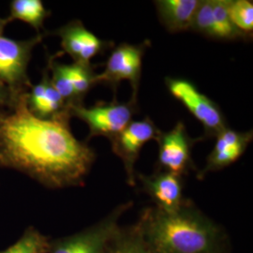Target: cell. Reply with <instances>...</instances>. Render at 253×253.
Instances as JSON below:
<instances>
[{"mask_svg": "<svg viewBox=\"0 0 253 253\" xmlns=\"http://www.w3.org/2000/svg\"><path fill=\"white\" fill-rule=\"evenodd\" d=\"M69 110L49 119L27 107V93L0 109V167L16 170L50 189L83 185L96 153L71 130Z\"/></svg>", "mask_w": 253, "mask_h": 253, "instance_id": "1", "label": "cell"}, {"mask_svg": "<svg viewBox=\"0 0 253 253\" xmlns=\"http://www.w3.org/2000/svg\"><path fill=\"white\" fill-rule=\"evenodd\" d=\"M143 224L142 237L154 253H218V229L189 206L174 212L150 210Z\"/></svg>", "mask_w": 253, "mask_h": 253, "instance_id": "2", "label": "cell"}, {"mask_svg": "<svg viewBox=\"0 0 253 253\" xmlns=\"http://www.w3.org/2000/svg\"><path fill=\"white\" fill-rule=\"evenodd\" d=\"M43 37L41 33L26 41L0 37V82L9 88L14 103L33 85L27 75V67L33 49Z\"/></svg>", "mask_w": 253, "mask_h": 253, "instance_id": "3", "label": "cell"}, {"mask_svg": "<svg viewBox=\"0 0 253 253\" xmlns=\"http://www.w3.org/2000/svg\"><path fill=\"white\" fill-rule=\"evenodd\" d=\"M71 117L81 119L89 127L87 141L95 136H104L111 141L118 135L131 121L137 111V101L126 103L98 101L94 106L74 104L67 107Z\"/></svg>", "mask_w": 253, "mask_h": 253, "instance_id": "4", "label": "cell"}, {"mask_svg": "<svg viewBox=\"0 0 253 253\" xmlns=\"http://www.w3.org/2000/svg\"><path fill=\"white\" fill-rule=\"evenodd\" d=\"M165 83L172 97L179 100L203 125L206 137H217L228 127L224 115L217 103L202 94L191 82L168 77Z\"/></svg>", "mask_w": 253, "mask_h": 253, "instance_id": "5", "label": "cell"}, {"mask_svg": "<svg viewBox=\"0 0 253 253\" xmlns=\"http://www.w3.org/2000/svg\"><path fill=\"white\" fill-rule=\"evenodd\" d=\"M145 49L146 42L140 45L120 43L114 48L104 71L96 74V84H107L116 93L120 82L126 80L132 87L131 100L137 101Z\"/></svg>", "mask_w": 253, "mask_h": 253, "instance_id": "6", "label": "cell"}, {"mask_svg": "<svg viewBox=\"0 0 253 253\" xmlns=\"http://www.w3.org/2000/svg\"><path fill=\"white\" fill-rule=\"evenodd\" d=\"M161 130L149 118L132 120L115 138L111 140L112 150L124 164L130 186L135 184L134 165L143 146L151 140H157Z\"/></svg>", "mask_w": 253, "mask_h": 253, "instance_id": "7", "label": "cell"}, {"mask_svg": "<svg viewBox=\"0 0 253 253\" xmlns=\"http://www.w3.org/2000/svg\"><path fill=\"white\" fill-rule=\"evenodd\" d=\"M228 5L229 0L200 1L190 30L217 41H236L249 38L239 31L230 20Z\"/></svg>", "mask_w": 253, "mask_h": 253, "instance_id": "8", "label": "cell"}, {"mask_svg": "<svg viewBox=\"0 0 253 253\" xmlns=\"http://www.w3.org/2000/svg\"><path fill=\"white\" fill-rule=\"evenodd\" d=\"M127 207L121 206L98 225L56 242L52 246L51 253H105L107 245L116 235L118 217Z\"/></svg>", "mask_w": 253, "mask_h": 253, "instance_id": "9", "label": "cell"}, {"mask_svg": "<svg viewBox=\"0 0 253 253\" xmlns=\"http://www.w3.org/2000/svg\"><path fill=\"white\" fill-rule=\"evenodd\" d=\"M159 144V163L165 172L180 176L189 169L191 161V148L197 142L190 138L183 122H178L167 132H163L156 140Z\"/></svg>", "mask_w": 253, "mask_h": 253, "instance_id": "10", "label": "cell"}, {"mask_svg": "<svg viewBox=\"0 0 253 253\" xmlns=\"http://www.w3.org/2000/svg\"><path fill=\"white\" fill-rule=\"evenodd\" d=\"M54 34L60 38L64 52L72 56L74 63L81 65H91V59L103 53L111 44V42L99 39L79 20L68 23L58 28Z\"/></svg>", "mask_w": 253, "mask_h": 253, "instance_id": "11", "label": "cell"}, {"mask_svg": "<svg viewBox=\"0 0 253 253\" xmlns=\"http://www.w3.org/2000/svg\"><path fill=\"white\" fill-rule=\"evenodd\" d=\"M216 144L208 156V163L201 175L221 170L235 163L253 141V131L239 132L226 127L216 137Z\"/></svg>", "mask_w": 253, "mask_h": 253, "instance_id": "12", "label": "cell"}, {"mask_svg": "<svg viewBox=\"0 0 253 253\" xmlns=\"http://www.w3.org/2000/svg\"><path fill=\"white\" fill-rule=\"evenodd\" d=\"M139 178L159 209L165 212H174L183 206L180 176L163 172L149 176L140 175Z\"/></svg>", "mask_w": 253, "mask_h": 253, "instance_id": "13", "label": "cell"}, {"mask_svg": "<svg viewBox=\"0 0 253 253\" xmlns=\"http://www.w3.org/2000/svg\"><path fill=\"white\" fill-rule=\"evenodd\" d=\"M29 90L27 107L37 118L49 119L67 110L65 101L52 84L48 68L42 72L41 83L32 85Z\"/></svg>", "mask_w": 253, "mask_h": 253, "instance_id": "14", "label": "cell"}, {"mask_svg": "<svg viewBox=\"0 0 253 253\" xmlns=\"http://www.w3.org/2000/svg\"><path fill=\"white\" fill-rule=\"evenodd\" d=\"M155 6L159 20L170 33L190 30L200 0H158Z\"/></svg>", "mask_w": 253, "mask_h": 253, "instance_id": "15", "label": "cell"}, {"mask_svg": "<svg viewBox=\"0 0 253 253\" xmlns=\"http://www.w3.org/2000/svg\"><path fill=\"white\" fill-rule=\"evenodd\" d=\"M51 11L45 9L41 0H12L10 2L9 21L20 20L36 29L38 34L43 29L44 21Z\"/></svg>", "mask_w": 253, "mask_h": 253, "instance_id": "16", "label": "cell"}, {"mask_svg": "<svg viewBox=\"0 0 253 253\" xmlns=\"http://www.w3.org/2000/svg\"><path fill=\"white\" fill-rule=\"evenodd\" d=\"M66 72L73 84L76 99L83 104V100L91 87L96 84V74L91 65L74 63L65 65Z\"/></svg>", "mask_w": 253, "mask_h": 253, "instance_id": "17", "label": "cell"}, {"mask_svg": "<svg viewBox=\"0 0 253 253\" xmlns=\"http://www.w3.org/2000/svg\"><path fill=\"white\" fill-rule=\"evenodd\" d=\"M47 68L52 73V76H50L52 84L63 99L67 107L74 104H81L76 99L73 84L66 72L65 64L56 62L54 56H51L48 60Z\"/></svg>", "mask_w": 253, "mask_h": 253, "instance_id": "18", "label": "cell"}, {"mask_svg": "<svg viewBox=\"0 0 253 253\" xmlns=\"http://www.w3.org/2000/svg\"><path fill=\"white\" fill-rule=\"evenodd\" d=\"M230 20L239 31L252 36L253 31V3L249 0H229Z\"/></svg>", "mask_w": 253, "mask_h": 253, "instance_id": "19", "label": "cell"}, {"mask_svg": "<svg viewBox=\"0 0 253 253\" xmlns=\"http://www.w3.org/2000/svg\"><path fill=\"white\" fill-rule=\"evenodd\" d=\"M45 237L35 229H28L15 244L0 253H44L49 250Z\"/></svg>", "mask_w": 253, "mask_h": 253, "instance_id": "20", "label": "cell"}, {"mask_svg": "<svg viewBox=\"0 0 253 253\" xmlns=\"http://www.w3.org/2000/svg\"><path fill=\"white\" fill-rule=\"evenodd\" d=\"M105 253H154L140 235L118 237V240L107 248Z\"/></svg>", "mask_w": 253, "mask_h": 253, "instance_id": "21", "label": "cell"}, {"mask_svg": "<svg viewBox=\"0 0 253 253\" xmlns=\"http://www.w3.org/2000/svg\"><path fill=\"white\" fill-rule=\"evenodd\" d=\"M14 105L9 88L0 82V109L11 108Z\"/></svg>", "mask_w": 253, "mask_h": 253, "instance_id": "22", "label": "cell"}, {"mask_svg": "<svg viewBox=\"0 0 253 253\" xmlns=\"http://www.w3.org/2000/svg\"><path fill=\"white\" fill-rule=\"evenodd\" d=\"M9 23H10V21H9V19L8 17L7 18H0V37H2V34L4 32V29H5V27Z\"/></svg>", "mask_w": 253, "mask_h": 253, "instance_id": "23", "label": "cell"}]
</instances>
